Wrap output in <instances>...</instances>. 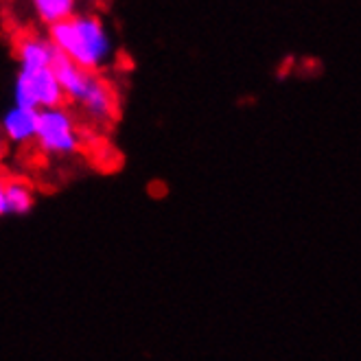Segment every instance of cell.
I'll return each mask as SVG.
<instances>
[{
  "label": "cell",
  "mask_w": 361,
  "mask_h": 361,
  "mask_svg": "<svg viewBox=\"0 0 361 361\" xmlns=\"http://www.w3.org/2000/svg\"><path fill=\"white\" fill-rule=\"evenodd\" d=\"M49 39L57 53L66 55L88 73L103 71L114 55L108 27L97 13H75L63 23L49 27Z\"/></svg>",
  "instance_id": "cell-1"
},
{
  "label": "cell",
  "mask_w": 361,
  "mask_h": 361,
  "mask_svg": "<svg viewBox=\"0 0 361 361\" xmlns=\"http://www.w3.org/2000/svg\"><path fill=\"white\" fill-rule=\"evenodd\" d=\"M42 154L53 158H68L79 152L81 136L73 114L63 108H49L37 112V132L33 140Z\"/></svg>",
  "instance_id": "cell-2"
},
{
  "label": "cell",
  "mask_w": 361,
  "mask_h": 361,
  "mask_svg": "<svg viewBox=\"0 0 361 361\" xmlns=\"http://www.w3.org/2000/svg\"><path fill=\"white\" fill-rule=\"evenodd\" d=\"M63 103H66V97H63L51 68L18 73L13 83V105L39 112L49 108H61Z\"/></svg>",
  "instance_id": "cell-3"
},
{
  "label": "cell",
  "mask_w": 361,
  "mask_h": 361,
  "mask_svg": "<svg viewBox=\"0 0 361 361\" xmlns=\"http://www.w3.org/2000/svg\"><path fill=\"white\" fill-rule=\"evenodd\" d=\"M51 71L59 83L63 97H66V101H75V103H79L81 97L86 94L88 86L97 75V73H88V71L79 68L75 61H71L61 53H55V57L51 61Z\"/></svg>",
  "instance_id": "cell-4"
},
{
  "label": "cell",
  "mask_w": 361,
  "mask_h": 361,
  "mask_svg": "<svg viewBox=\"0 0 361 361\" xmlns=\"http://www.w3.org/2000/svg\"><path fill=\"white\" fill-rule=\"evenodd\" d=\"M57 49L51 44L49 37H39L37 33H23L16 39V57L20 63V71L33 73L51 68V61Z\"/></svg>",
  "instance_id": "cell-5"
},
{
  "label": "cell",
  "mask_w": 361,
  "mask_h": 361,
  "mask_svg": "<svg viewBox=\"0 0 361 361\" xmlns=\"http://www.w3.org/2000/svg\"><path fill=\"white\" fill-rule=\"evenodd\" d=\"M77 105H81L83 112L97 123H108L116 116V94L99 75H94L86 94Z\"/></svg>",
  "instance_id": "cell-6"
},
{
  "label": "cell",
  "mask_w": 361,
  "mask_h": 361,
  "mask_svg": "<svg viewBox=\"0 0 361 361\" xmlns=\"http://www.w3.org/2000/svg\"><path fill=\"white\" fill-rule=\"evenodd\" d=\"M37 132V110L11 105L0 121V134L13 145H29L35 140Z\"/></svg>",
  "instance_id": "cell-7"
},
{
  "label": "cell",
  "mask_w": 361,
  "mask_h": 361,
  "mask_svg": "<svg viewBox=\"0 0 361 361\" xmlns=\"http://www.w3.org/2000/svg\"><path fill=\"white\" fill-rule=\"evenodd\" d=\"M35 204V190L25 178H9L5 182V210L7 215H27Z\"/></svg>",
  "instance_id": "cell-8"
},
{
  "label": "cell",
  "mask_w": 361,
  "mask_h": 361,
  "mask_svg": "<svg viewBox=\"0 0 361 361\" xmlns=\"http://www.w3.org/2000/svg\"><path fill=\"white\" fill-rule=\"evenodd\" d=\"M31 7L42 25L55 27L77 13V0H31Z\"/></svg>",
  "instance_id": "cell-9"
},
{
  "label": "cell",
  "mask_w": 361,
  "mask_h": 361,
  "mask_svg": "<svg viewBox=\"0 0 361 361\" xmlns=\"http://www.w3.org/2000/svg\"><path fill=\"white\" fill-rule=\"evenodd\" d=\"M5 182H7V178L0 173V217L7 215V210H5Z\"/></svg>",
  "instance_id": "cell-10"
},
{
  "label": "cell",
  "mask_w": 361,
  "mask_h": 361,
  "mask_svg": "<svg viewBox=\"0 0 361 361\" xmlns=\"http://www.w3.org/2000/svg\"><path fill=\"white\" fill-rule=\"evenodd\" d=\"M3 154H5V138L0 134V158H3Z\"/></svg>",
  "instance_id": "cell-11"
}]
</instances>
